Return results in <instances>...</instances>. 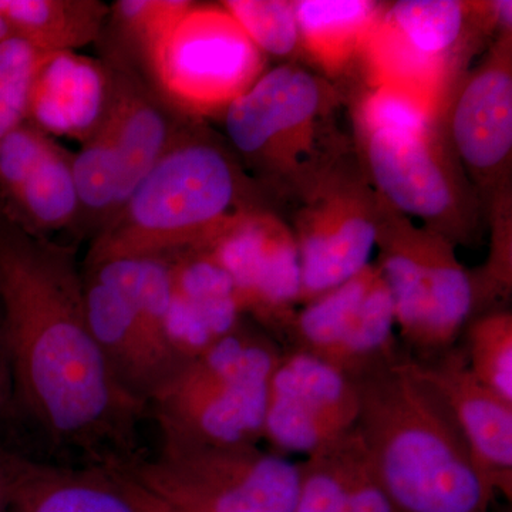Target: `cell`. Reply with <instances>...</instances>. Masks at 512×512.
Segmentation results:
<instances>
[{
    "instance_id": "obj_25",
    "label": "cell",
    "mask_w": 512,
    "mask_h": 512,
    "mask_svg": "<svg viewBox=\"0 0 512 512\" xmlns=\"http://www.w3.org/2000/svg\"><path fill=\"white\" fill-rule=\"evenodd\" d=\"M437 101L404 87H362L352 104L353 133L419 134L436 126L441 117Z\"/></svg>"
},
{
    "instance_id": "obj_4",
    "label": "cell",
    "mask_w": 512,
    "mask_h": 512,
    "mask_svg": "<svg viewBox=\"0 0 512 512\" xmlns=\"http://www.w3.org/2000/svg\"><path fill=\"white\" fill-rule=\"evenodd\" d=\"M338 86L291 62L266 70L222 114L225 140L269 200L289 208L355 154Z\"/></svg>"
},
{
    "instance_id": "obj_19",
    "label": "cell",
    "mask_w": 512,
    "mask_h": 512,
    "mask_svg": "<svg viewBox=\"0 0 512 512\" xmlns=\"http://www.w3.org/2000/svg\"><path fill=\"white\" fill-rule=\"evenodd\" d=\"M386 3L370 0L293 2L302 55L336 84L359 67L370 30Z\"/></svg>"
},
{
    "instance_id": "obj_18",
    "label": "cell",
    "mask_w": 512,
    "mask_h": 512,
    "mask_svg": "<svg viewBox=\"0 0 512 512\" xmlns=\"http://www.w3.org/2000/svg\"><path fill=\"white\" fill-rule=\"evenodd\" d=\"M6 512H138L123 471L10 456Z\"/></svg>"
},
{
    "instance_id": "obj_15",
    "label": "cell",
    "mask_w": 512,
    "mask_h": 512,
    "mask_svg": "<svg viewBox=\"0 0 512 512\" xmlns=\"http://www.w3.org/2000/svg\"><path fill=\"white\" fill-rule=\"evenodd\" d=\"M101 59L110 66L113 89L99 130L110 141L119 161L121 208L195 119L167 103L136 67L116 59Z\"/></svg>"
},
{
    "instance_id": "obj_24",
    "label": "cell",
    "mask_w": 512,
    "mask_h": 512,
    "mask_svg": "<svg viewBox=\"0 0 512 512\" xmlns=\"http://www.w3.org/2000/svg\"><path fill=\"white\" fill-rule=\"evenodd\" d=\"M366 450L356 427L299 464V491L293 512H345Z\"/></svg>"
},
{
    "instance_id": "obj_7",
    "label": "cell",
    "mask_w": 512,
    "mask_h": 512,
    "mask_svg": "<svg viewBox=\"0 0 512 512\" xmlns=\"http://www.w3.org/2000/svg\"><path fill=\"white\" fill-rule=\"evenodd\" d=\"M119 467L180 512H293L298 498L299 464L258 446L161 440L153 457Z\"/></svg>"
},
{
    "instance_id": "obj_20",
    "label": "cell",
    "mask_w": 512,
    "mask_h": 512,
    "mask_svg": "<svg viewBox=\"0 0 512 512\" xmlns=\"http://www.w3.org/2000/svg\"><path fill=\"white\" fill-rule=\"evenodd\" d=\"M73 156L53 140L16 194L0 207V212L35 237L53 239L56 232H76L79 198Z\"/></svg>"
},
{
    "instance_id": "obj_8",
    "label": "cell",
    "mask_w": 512,
    "mask_h": 512,
    "mask_svg": "<svg viewBox=\"0 0 512 512\" xmlns=\"http://www.w3.org/2000/svg\"><path fill=\"white\" fill-rule=\"evenodd\" d=\"M355 150L367 181L393 210L416 218L454 247H473L480 239L484 205L441 121L419 134L355 136Z\"/></svg>"
},
{
    "instance_id": "obj_26",
    "label": "cell",
    "mask_w": 512,
    "mask_h": 512,
    "mask_svg": "<svg viewBox=\"0 0 512 512\" xmlns=\"http://www.w3.org/2000/svg\"><path fill=\"white\" fill-rule=\"evenodd\" d=\"M466 353L473 375L485 387L512 404V313L494 309L468 322Z\"/></svg>"
},
{
    "instance_id": "obj_30",
    "label": "cell",
    "mask_w": 512,
    "mask_h": 512,
    "mask_svg": "<svg viewBox=\"0 0 512 512\" xmlns=\"http://www.w3.org/2000/svg\"><path fill=\"white\" fill-rule=\"evenodd\" d=\"M123 474L126 476L128 484H130L131 493H133L134 501H136L138 512H180L174 510V508L168 507L167 504L158 500L154 495L147 493L144 488H141L140 485L134 483V481L131 480L124 471Z\"/></svg>"
},
{
    "instance_id": "obj_2",
    "label": "cell",
    "mask_w": 512,
    "mask_h": 512,
    "mask_svg": "<svg viewBox=\"0 0 512 512\" xmlns=\"http://www.w3.org/2000/svg\"><path fill=\"white\" fill-rule=\"evenodd\" d=\"M356 430L394 512H488L494 491L443 402L399 356L353 377Z\"/></svg>"
},
{
    "instance_id": "obj_32",
    "label": "cell",
    "mask_w": 512,
    "mask_h": 512,
    "mask_svg": "<svg viewBox=\"0 0 512 512\" xmlns=\"http://www.w3.org/2000/svg\"><path fill=\"white\" fill-rule=\"evenodd\" d=\"M10 35V30L8 26H6L5 20L0 18V43L3 42V40L8 39Z\"/></svg>"
},
{
    "instance_id": "obj_9",
    "label": "cell",
    "mask_w": 512,
    "mask_h": 512,
    "mask_svg": "<svg viewBox=\"0 0 512 512\" xmlns=\"http://www.w3.org/2000/svg\"><path fill=\"white\" fill-rule=\"evenodd\" d=\"M266 56L218 5L192 2L148 59L146 77L190 119L222 117L266 72Z\"/></svg>"
},
{
    "instance_id": "obj_21",
    "label": "cell",
    "mask_w": 512,
    "mask_h": 512,
    "mask_svg": "<svg viewBox=\"0 0 512 512\" xmlns=\"http://www.w3.org/2000/svg\"><path fill=\"white\" fill-rule=\"evenodd\" d=\"M109 10L100 0H0L10 35L42 53L77 52L99 42Z\"/></svg>"
},
{
    "instance_id": "obj_27",
    "label": "cell",
    "mask_w": 512,
    "mask_h": 512,
    "mask_svg": "<svg viewBox=\"0 0 512 512\" xmlns=\"http://www.w3.org/2000/svg\"><path fill=\"white\" fill-rule=\"evenodd\" d=\"M228 10L266 57L302 56L301 35L293 2L288 0H225Z\"/></svg>"
},
{
    "instance_id": "obj_1",
    "label": "cell",
    "mask_w": 512,
    "mask_h": 512,
    "mask_svg": "<svg viewBox=\"0 0 512 512\" xmlns=\"http://www.w3.org/2000/svg\"><path fill=\"white\" fill-rule=\"evenodd\" d=\"M0 328L15 406L47 443L87 463L136 460L147 407L120 386L87 319L83 269L70 245L35 237L0 212Z\"/></svg>"
},
{
    "instance_id": "obj_14",
    "label": "cell",
    "mask_w": 512,
    "mask_h": 512,
    "mask_svg": "<svg viewBox=\"0 0 512 512\" xmlns=\"http://www.w3.org/2000/svg\"><path fill=\"white\" fill-rule=\"evenodd\" d=\"M407 366L450 413L474 463L495 494L512 497V404L491 392L471 372L463 348H450Z\"/></svg>"
},
{
    "instance_id": "obj_23",
    "label": "cell",
    "mask_w": 512,
    "mask_h": 512,
    "mask_svg": "<svg viewBox=\"0 0 512 512\" xmlns=\"http://www.w3.org/2000/svg\"><path fill=\"white\" fill-rule=\"evenodd\" d=\"M190 0H117L99 39L101 57L120 60L146 74L161 39L190 8Z\"/></svg>"
},
{
    "instance_id": "obj_13",
    "label": "cell",
    "mask_w": 512,
    "mask_h": 512,
    "mask_svg": "<svg viewBox=\"0 0 512 512\" xmlns=\"http://www.w3.org/2000/svg\"><path fill=\"white\" fill-rule=\"evenodd\" d=\"M360 394L353 377L325 360L285 350L268 383L264 439L308 457L355 429Z\"/></svg>"
},
{
    "instance_id": "obj_29",
    "label": "cell",
    "mask_w": 512,
    "mask_h": 512,
    "mask_svg": "<svg viewBox=\"0 0 512 512\" xmlns=\"http://www.w3.org/2000/svg\"><path fill=\"white\" fill-rule=\"evenodd\" d=\"M10 406H15V387H13L8 348L0 328V413Z\"/></svg>"
},
{
    "instance_id": "obj_11",
    "label": "cell",
    "mask_w": 512,
    "mask_h": 512,
    "mask_svg": "<svg viewBox=\"0 0 512 512\" xmlns=\"http://www.w3.org/2000/svg\"><path fill=\"white\" fill-rule=\"evenodd\" d=\"M440 121L487 217L491 202L511 191L512 33L498 36L483 60L458 77Z\"/></svg>"
},
{
    "instance_id": "obj_5",
    "label": "cell",
    "mask_w": 512,
    "mask_h": 512,
    "mask_svg": "<svg viewBox=\"0 0 512 512\" xmlns=\"http://www.w3.org/2000/svg\"><path fill=\"white\" fill-rule=\"evenodd\" d=\"M284 349L245 326L184 362L148 402L161 440L202 446H258L268 383Z\"/></svg>"
},
{
    "instance_id": "obj_6",
    "label": "cell",
    "mask_w": 512,
    "mask_h": 512,
    "mask_svg": "<svg viewBox=\"0 0 512 512\" xmlns=\"http://www.w3.org/2000/svg\"><path fill=\"white\" fill-rule=\"evenodd\" d=\"M375 248L400 338L424 359L453 348L476 316L471 271L458 261L456 247L393 210L376 192Z\"/></svg>"
},
{
    "instance_id": "obj_28",
    "label": "cell",
    "mask_w": 512,
    "mask_h": 512,
    "mask_svg": "<svg viewBox=\"0 0 512 512\" xmlns=\"http://www.w3.org/2000/svg\"><path fill=\"white\" fill-rule=\"evenodd\" d=\"M45 55L19 37L0 43V143L28 121L33 80Z\"/></svg>"
},
{
    "instance_id": "obj_10",
    "label": "cell",
    "mask_w": 512,
    "mask_h": 512,
    "mask_svg": "<svg viewBox=\"0 0 512 512\" xmlns=\"http://www.w3.org/2000/svg\"><path fill=\"white\" fill-rule=\"evenodd\" d=\"M301 259L299 306L359 274L376 242V191L355 154L288 208Z\"/></svg>"
},
{
    "instance_id": "obj_12",
    "label": "cell",
    "mask_w": 512,
    "mask_h": 512,
    "mask_svg": "<svg viewBox=\"0 0 512 512\" xmlns=\"http://www.w3.org/2000/svg\"><path fill=\"white\" fill-rule=\"evenodd\" d=\"M201 249L231 278L244 316L282 342L302 292L298 245L284 215L272 208L244 212Z\"/></svg>"
},
{
    "instance_id": "obj_22",
    "label": "cell",
    "mask_w": 512,
    "mask_h": 512,
    "mask_svg": "<svg viewBox=\"0 0 512 512\" xmlns=\"http://www.w3.org/2000/svg\"><path fill=\"white\" fill-rule=\"evenodd\" d=\"M379 271V265L370 262L353 278L299 306L282 340L285 350L308 353L332 365Z\"/></svg>"
},
{
    "instance_id": "obj_3",
    "label": "cell",
    "mask_w": 512,
    "mask_h": 512,
    "mask_svg": "<svg viewBox=\"0 0 512 512\" xmlns=\"http://www.w3.org/2000/svg\"><path fill=\"white\" fill-rule=\"evenodd\" d=\"M258 208L276 211L227 140L194 120L94 235L84 264L201 249Z\"/></svg>"
},
{
    "instance_id": "obj_31",
    "label": "cell",
    "mask_w": 512,
    "mask_h": 512,
    "mask_svg": "<svg viewBox=\"0 0 512 512\" xmlns=\"http://www.w3.org/2000/svg\"><path fill=\"white\" fill-rule=\"evenodd\" d=\"M10 491V456H0V512L8 508Z\"/></svg>"
},
{
    "instance_id": "obj_17",
    "label": "cell",
    "mask_w": 512,
    "mask_h": 512,
    "mask_svg": "<svg viewBox=\"0 0 512 512\" xmlns=\"http://www.w3.org/2000/svg\"><path fill=\"white\" fill-rule=\"evenodd\" d=\"M111 89L110 66L101 57L46 53L33 80L28 123L55 140L86 143L106 117Z\"/></svg>"
},
{
    "instance_id": "obj_16",
    "label": "cell",
    "mask_w": 512,
    "mask_h": 512,
    "mask_svg": "<svg viewBox=\"0 0 512 512\" xmlns=\"http://www.w3.org/2000/svg\"><path fill=\"white\" fill-rule=\"evenodd\" d=\"M82 269L87 319L101 355L120 386L147 407L175 370L154 348L133 299L109 268Z\"/></svg>"
}]
</instances>
